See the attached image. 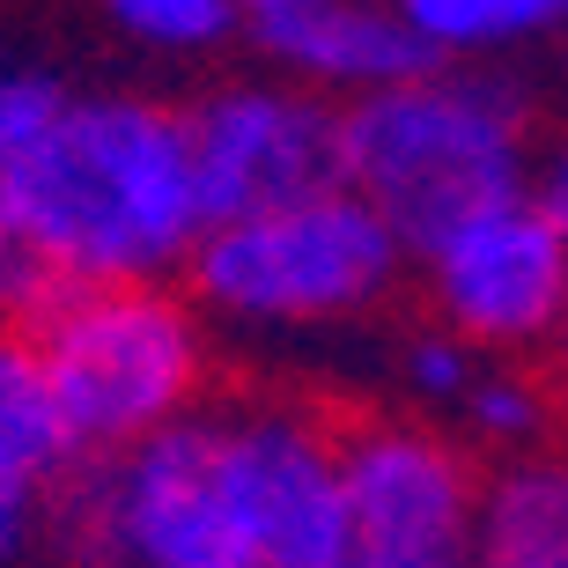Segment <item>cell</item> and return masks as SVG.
I'll list each match as a JSON object with an SVG mask.
<instances>
[{
  "label": "cell",
  "mask_w": 568,
  "mask_h": 568,
  "mask_svg": "<svg viewBox=\"0 0 568 568\" xmlns=\"http://www.w3.org/2000/svg\"><path fill=\"white\" fill-rule=\"evenodd\" d=\"M0 222L44 274L126 288L200 244L192 126L155 104H67L60 126L0 170Z\"/></svg>",
  "instance_id": "obj_1"
},
{
  "label": "cell",
  "mask_w": 568,
  "mask_h": 568,
  "mask_svg": "<svg viewBox=\"0 0 568 568\" xmlns=\"http://www.w3.org/2000/svg\"><path fill=\"white\" fill-rule=\"evenodd\" d=\"M339 185L436 258L473 214L525 192V97L503 74H428L377 89L339 119Z\"/></svg>",
  "instance_id": "obj_2"
},
{
  "label": "cell",
  "mask_w": 568,
  "mask_h": 568,
  "mask_svg": "<svg viewBox=\"0 0 568 568\" xmlns=\"http://www.w3.org/2000/svg\"><path fill=\"white\" fill-rule=\"evenodd\" d=\"M22 339L38 347L52 399L82 450H133L192 414L200 392V333L192 317L155 295L148 281L126 288H82L52 281L44 303L22 317Z\"/></svg>",
  "instance_id": "obj_3"
},
{
  "label": "cell",
  "mask_w": 568,
  "mask_h": 568,
  "mask_svg": "<svg viewBox=\"0 0 568 568\" xmlns=\"http://www.w3.org/2000/svg\"><path fill=\"white\" fill-rule=\"evenodd\" d=\"M67 531L104 568H258L222 473V414H185L89 473Z\"/></svg>",
  "instance_id": "obj_4"
},
{
  "label": "cell",
  "mask_w": 568,
  "mask_h": 568,
  "mask_svg": "<svg viewBox=\"0 0 568 568\" xmlns=\"http://www.w3.org/2000/svg\"><path fill=\"white\" fill-rule=\"evenodd\" d=\"M399 236L362 192L333 185L295 207L252 214L230 230H207L192 244L200 295L222 303L230 317H339L362 311L369 295L392 288L399 274Z\"/></svg>",
  "instance_id": "obj_5"
},
{
  "label": "cell",
  "mask_w": 568,
  "mask_h": 568,
  "mask_svg": "<svg viewBox=\"0 0 568 568\" xmlns=\"http://www.w3.org/2000/svg\"><path fill=\"white\" fill-rule=\"evenodd\" d=\"M339 443V495L355 531V568H428L465 561L480 517V473L428 428L362 422Z\"/></svg>",
  "instance_id": "obj_6"
},
{
  "label": "cell",
  "mask_w": 568,
  "mask_h": 568,
  "mask_svg": "<svg viewBox=\"0 0 568 568\" xmlns=\"http://www.w3.org/2000/svg\"><path fill=\"white\" fill-rule=\"evenodd\" d=\"M222 473L258 568H355L339 443L288 406L222 414Z\"/></svg>",
  "instance_id": "obj_7"
},
{
  "label": "cell",
  "mask_w": 568,
  "mask_h": 568,
  "mask_svg": "<svg viewBox=\"0 0 568 568\" xmlns=\"http://www.w3.org/2000/svg\"><path fill=\"white\" fill-rule=\"evenodd\" d=\"M339 185V119L303 97L274 89H230L192 119V200L200 236L295 207L311 192Z\"/></svg>",
  "instance_id": "obj_8"
},
{
  "label": "cell",
  "mask_w": 568,
  "mask_h": 568,
  "mask_svg": "<svg viewBox=\"0 0 568 568\" xmlns=\"http://www.w3.org/2000/svg\"><path fill=\"white\" fill-rule=\"evenodd\" d=\"M428 274H436L443 317L465 339H487V347L547 339L568 317V236L554 230V214L531 192L473 214L428 258Z\"/></svg>",
  "instance_id": "obj_9"
},
{
  "label": "cell",
  "mask_w": 568,
  "mask_h": 568,
  "mask_svg": "<svg viewBox=\"0 0 568 568\" xmlns=\"http://www.w3.org/2000/svg\"><path fill=\"white\" fill-rule=\"evenodd\" d=\"M266 52H281L288 67L317 74V82H347V89H406L428 82L443 67V52L399 16V8H377V0H311L303 16L274 22L266 30Z\"/></svg>",
  "instance_id": "obj_10"
},
{
  "label": "cell",
  "mask_w": 568,
  "mask_h": 568,
  "mask_svg": "<svg viewBox=\"0 0 568 568\" xmlns=\"http://www.w3.org/2000/svg\"><path fill=\"white\" fill-rule=\"evenodd\" d=\"M465 568H568V458H517L480 487Z\"/></svg>",
  "instance_id": "obj_11"
},
{
  "label": "cell",
  "mask_w": 568,
  "mask_h": 568,
  "mask_svg": "<svg viewBox=\"0 0 568 568\" xmlns=\"http://www.w3.org/2000/svg\"><path fill=\"white\" fill-rule=\"evenodd\" d=\"M74 458H82V443H74L60 399H52L38 347L22 333H0V480L44 495Z\"/></svg>",
  "instance_id": "obj_12"
},
{
  "label": "cell",
  "mask_w": 568,
  "mask_h": 568,
  "mask_svg": "<svg viewBox=\"0 0 568 568\" xmlns=\"http://www.w3.org/2000/svg\"><path fill=\"white\" fill-rule=\"evenodd\" d=\"M568 0H399V16L422 30L436 52H473V44H503L525 30H547Z\"/></svg>",
  "instance_id": "obj_13"
},
{
  "label": "cell",
  "mask_w": 568,
  "mask_h": 568,
  "mask_svg": "<svg viewBox=\"0 0 568 568\" xmlns=\"http://www.w3.org/2000/svg\"><path fill=\"white\" fill-rule=\"evenodd\" d=\"M104 16L163 52H200L236 30V0H104Z\"/></svg>",
  "instance_id": "obj_14"
},
{
  "label": "cell",
  "mask_w": 568,
  "mask_h": 568,
  "mask_svg": "<svg viewBox=\"0 0 568 568\" xmlns=\"http://www.w3.org/2000/svg\"><path fill=\"white\" fill-rule=\"evenodd\" d=\"M465 422H473V436L487 443H531L539 428H547V399H539V384L531 377H473V392H465Z\"/></svg>",
  "instance_id": "obj_15"
},
{
  "label": "cell",
  "mask_w": 568,
  "mask_h": 568,
  "mask_svg": "<svg viewBox=\"0 0 568 568\" xmlns=\"http://www.w3.org/2000/svg\"><path fill=\"white\" fill-rule=\"evenodd\" d=\"M60 111H67V89L52 74H0V170L60 126Z\"/></svg>",
  "instance_id": "obj_16"
},
{
  "label": "cell",
  "mask_w": 568,
  "mask_h": 568,
  "mask_svg": "<svg viewBox=\"0 0 568 568\" xmlns=\"http://www.w3.org/2000/svg\"><path fill=\"white\" fill-rule=\"evenodd\" d=\"M406 384H414L422 399H465V392H473L465 339H414V347H406Z\"/></svg>",
  "instance_id": "obj_17"
},
{
  "label": "cell",
  "mask_w": 568,
  "mask_h": 568,
  "mask_svg": "<svg viewBox=\"0 0 568 568\" xmlns=\"http://www.w3.org/2000/svg\"><path fill=\"white\" fill-rule=\"evenodd\" d=\"M60 274H44L38 258L22 252V236L0 222V317H30L44 303V288H52Z\"/></svg>",
  "instance_id": "obj_18"
},
{
  "label": "cell",
  "mask_w": 568,
  "mask_h": 568,
  "mask_svg": "<svg viewBox=\"0 0 568 568\" xmlns=\"http://www.w3.org/2000/svg\"><path fill=\"white\" fill-rule=\"evenodd\" d=\"M30 539H38V487L0 480V561H22Z\"/></svg>",
  "instance_id": "obj_19"
},
{
  "label": "cell",
  "mask_w": 568,
  "mask_h": 568,
  "mask_svg": "<svg viewBox=\"0 0 568 568\" xmlns=\"http://www.w3.org/2000/svg\"><path fill=\"white\" fill-rule=\"evenodd\" d=\"M311 0H236V22L252 30V38H266L274 22H288V16H303Z\"/></svg>",
  "instance_id": "obj_20"
},
{
  "label": "cell",
  "mask_w": 568,
  "mask_h": 568,
  "mask_svg": "<svg viewBox=\"0 0 568 568\" xmlns=\"http://www.w3.org/2000/svg\"><path fill=\"white\" fill-rule=\"evenodd\" d=\"M539 207L554 214V230L568 236V148H561V163L547 170V192H539Z\"/></svg>",
  "instance_id": "obj_21"
},
{
  "label": "cell",
  "mask_w": 568,
  "mask_h": 568,
  "mask_svg": "<svg viewBox=\"0 0 568 568\" xmlns=\"http://www.w3.org/2000/svg\"><path fill=\"white\" fill-rule=\"evenodd\" d=\"M561 362H568V317H561Z\"/></svg>",
  "instance_id": "obj_22"
},
{
  "label": "cell",
  "mask_w": 568,
  "mask_h": 568,
  "mask_svg": "<svg viewBox=\"0 0 568 568\" xmlns=\"http://www.w3.org/2000/svg\"><path fill=\"white\" fill-rule=\"evenodd\" d=\"M428 568H465V561H428Z\"/></svg>",
  "instance_id": "obj_23"
}]
</instances>
